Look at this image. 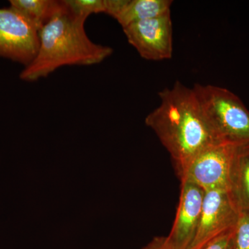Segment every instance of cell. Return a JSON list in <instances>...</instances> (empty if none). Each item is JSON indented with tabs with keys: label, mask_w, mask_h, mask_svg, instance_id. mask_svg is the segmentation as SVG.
Segmentation results:
<instances>
[{
	"label": "cell",
	"mask_w": 249,
	"mask_h": 249,
	"mask_svg": "<svg viewBox=\"0 0 249 249\" xmlns=\"http://www.w3.org/2000/svg\"><path fill=\"white\" fill-rule=\"evenodd\" d=\"M159 96L160 105L146 116L145 124L170 154L181 178L196 156L217 142L201 115L193 88L177 81Z\"/></svg>",
	"instance_id": "obj_1"
},
{
	"label": "cell",
	"mask_w": 249,
	"mask_h": 249,
	"mask_svg": "<svg viewBox=\"0 0 249 249\" xmlns=\"http://www.w3.org/2000/svg\"><path fill=\"white\" fill-rule=\"evenodd\" d=\"M63 9L39 31V48L34 60L21 72V79L34 82L67 65H93L113 53L108 46L98 45L87 35V17L77 14L65 0Z\"/></svg>",
	"instance_id": "obj_2"
},
{
	"label": "cell",
	"mask_w": 249,
	"mask_h": 249,
	"mask_svg": "<svg viewBox=\"0 0 249 249\" xmlns=\"http://www.w3.org/2000/svg\"><path fill=\"white\" fill-rule=\"evenodd\" d=\"M201 115L216 142L249 145V111L235 93L221 87L196 84L193 88Z\"/></svg>",
	"instance_id": "obj_3"
},
{
	"label": "cell",
	"mask_w": 249,
	"mask_h": 249,
	"mask_svg": "<svg viewBox=\"0 0 249 249\" xmlns=\"http://www.w3.org/2000/svg\"><path fill=\"white\" fill-rule=\"evenodd\" d=\"M239 147L222 142L209 145L191 162L180 180L194 183L204 191L230 192Z\"/></svg>",
	"instance_id": "obj_4"
},
{
	"label": "cell",
	"mask_w": 249,
	"mask_h": 249,
	"mask_svg": "<svg viewBox=\"0 0 249 249\" xmlns=\"http://www.w3.org/2000/svg\"><path fill=\"white\" fill-rule=\"evenodd\" d=\"M38 48V31L11 6L0 8V57L27 67Z\"/></svg>",
	"instance_id": "obj_5"
},
{
	"label": "cell",
	"mask_w": 249,
	"mask_h": 249,
	"mask_svg": "<svg viewBox=\"0 0 249 249\" xmlns=\"http://www.w3.org/2000/svg\"><path fill=\"white\" fill-rule=\"evenodd\" d=\"M127 40L145 60H168L173 56L171 13L132 23L123 28Z\"/></svg>",
	"instance_id": "obj_6"
},
{
	"label": "cell",
	"mask_w": 249,
	"mask_h": 249,
	"mask_svg": "<svg viewBox=\"0 0 249 249\" xmlns=\"http://www.w3.org/2000/svg\"><path fill=\"white\" fill-rule=\"evenodd\" d=\"M240 213L230 192L205 191L199 226L188 249H201L213 239L234 229Z\"/></svg>",
	"instance_id": "obj_7"
},
{
	"label": "cell",
	"mask_w": 249,
	"mask_h": 249,
	"mask_svg": "<svg viewBox=\"0 0 249 249\" xmlns=\"http://www.w3.org/2000/svg\"><path fill=\"white\" fill-rule=\"evenodd\" d=\"M181 182L179 203L168 237L177 249H188L199 226L205 191L189 181Z\"/></svg>",
	"instance_id": "obj_8"
},
{
	"label": "cell",
	"mask_w": 249,
	"mask_h": 249,
	"mask_svg": "<svg viewBox=\"0 0 249 249\" xmlns=\"http://www.w3.org/2000/svg\"><path fill=\"white\" fill-rule=\"evenodd\" d=\"M9 2L10 6L38 32L65 6V1L56 0H11Z\"/></svg>",
	"instance_id": "obj_9"
},
{
	"label": "cell",
	"mask_w": 249,
	"mask_h": 249,
	"mask_svg": "<svg viewBox=\"0 0 249 249\" xmlns=\"http://www.w3.org/2000/svg\"><path fill=\"white\" fill-rule=\"evenodd\" d=\"M170 0H127L115 19L123 28L132 23L146 20L170 12Z\"/></svg>",
	"instance_id": "obj_10"
},
{
	"label": "cell",
	"mask_w": 249,
	"mask_h": 249,
	"mask_svg": "<svg viewBox=\"0 0 249 249\" xmlns=\"http://www.w3.org/2000/svg\"><path fill=\"white\" fill-rule=\"evenodd\" d=\"M230 193L239 210L249 213V145L239 147L232 170Z\"/></svg>",
	"instance_id": "obj_11"
},
{
	"label": "cell",
	"mask_w": 249,
	"mask_h": 249,
	"mask_svg": "<svg viewBox=\"0 0 249 249\" xmlns=\"http://www.w3.org/2000/svg\"><path fill=\"white\" fill-rule=\"evenodd\" d=\"M69 7L77 14L88 18L91 14L104 13L115 18L125 0H66Z\"/></svg>",
	"instance_id": "obj_12"
},
{
	"label": "cell",
	"mask_w": 249,
	"mask_h": 249,
	"mask_svg": "<svg viewBox=\"0 0 249 249\" xmlns=\"http://www.w3.org/2000/svg\"><path fill=\"white\" fill-rule=\"evenodd\" d=\"M232 249H249V213L240 211L234 231Z\"/></svg>",
	"instance_id": "obj_13"
},
{
	"label": "cell",
	"mask_w": 249,
	"mask_h": 249,
	"mask_svg": "<svg viewBox=\"0 0 249 249\" xmlns=\"http://www.w3.org/2000/svg\"><path fill=\"white\" fill-rule=\"evenodd\" d=\"M234 231L235 228L213 239L201 249H232Z\"/></svg>",
	"instance_id": "obj_14"
},
{
	"label": "cell",
	"mask_w": 249,
	"mask_h": 249,
	"mask_svg": "<svg viewBox=\"0 0 249 249\" xmlns=\"http://www.w3.org/2000/svg\"><path fill=\"white\" fill-rule=\"evenodd\" d=\"M142 249H177L168 239V236H157Z\"/></svg>",
	"instance_id": "obj_15"
}]
</instances>
